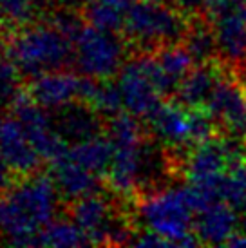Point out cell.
Segmentation results:
<instances>
[{
	"instance_id": "cell-30",
	"label": "cell",
	"mask_w": 246,
	"mask_h": 248,
	"mask_svg": "<svg viewBox=\"0 0 246 248\" xmlns=\"http://www.w3.org/2000/svg\"><path fill=\"white\" fill-rule=\"evenodd\" d=\"M130 245H136L141 248H170L174 247L170 241H167L165 237L154 234L151 230H145L141 234H136V237H132Z\"/></svg>"
},
{
	"instance_id": "cell-4",
	"label": "cell",
	"mask_w": 246,
	"mask_h": 248,
	"mask_svg": "<svg viewBox=\"0 0 246 248\" xmlns=\"http://www.w3.org/2000/svg\"><path fill=\"white\" fill-rule=\"evenodd\" d=\"M6 56L22 75L33 78L73 62V40L53 22L26 24L7 38Z\"/></svg>"
},
{
	"instance_id": "cell-1",
	"label": "cell",
	"mask_w": 246,
	"mask_h": 248,
	"mask_svg": "<svg viewBox=\"0 0 246 248\" xmlns=\"http://www.w3.org/2000/svg\"><path fill=\"white\" fill-rule=\"evenodd\" d=\"M60 192L53 176L31 174L0 200V237L16 247H34L36 235L56 219Z\"/></svg>"
},
{
	"instance_id": "cell-16",
	"label": "cell",
	"mask_w": 246,
	"mask_h": 248,
	"mask_svg": "<svg viewBox=\"0 0 246 248\" xmlns=\"http://www.w3.org/2000/svg\"><path fill=\"white\" fill-rule=\"evenodd\" d=\"M51 176L55 179L60 196L67 201H76L83 196L100 192L98 174L91 172L85 167L78 165L76 161L69 158L67 154L53 163Z\"/></svg>"
},
{
	"instance_id": "cell-5",
	"label": "cell",
	"mask_w": 246,
	"mask_h": 248,
	"mask_svg": "<svg viewBox=\"0 0 246 248\" xmlns=\"http://www.w3.org/2000/svg\"><path fill=\"white\" fill-rule=\"evenodd\" d=\"M118 87L122 93L123 109L138 118H147L161 98L176 87L165 76L156 55H141L123 63L118 73Z\"/></svg>"
},
{
	"instance_id": "cell-37",
	"label": "cell",
	"mask_w": 246,
	"mask_h": 248,
	"mask_svg": "<svg viewBox=\"0 0 246 248\" xmlns=\"http://www.w3.org/2000/svg\"><path fill=\"white\" fill-rule=\"evenodd\" d=\"M149 2H169V0H149Z\"/></svg>"
},
{
	"instance_id": "cell-34",
	"label": "cell",
	"mask_w": 246,
	"mask_h": 248,
	"mask_svg": "<svg viewBox=\"0 0 246 248\" xmlns=\"http://www.w3.org/2000/svg\"><path fill=\"white\" fill-rule=\"evenodd\" d=\"M233 129H237L243 136H246V107H245V110H243V114H241L239 122L235 124V127H233Z\"/></svg>"
},
{
	"instance_id": "cell-39",
	"label": "cell",
	"mask_w": 246,
	"mask_h": 248,
	"mask_svg": "<svg viewBox=\"0 0 246 248\" xmlns=\"http://www.w3.org/2000/svg\"><path fill=\"white\" fill-rule=\"evenodd\" d=\"M245 80H246V65H245Z\"/></svg>"
},
{
	"instance_id": "cell-26",
	"label": "cell",
	"mask_w": 246,
	"mask_h": 248,
	"mask_svg": "<svg viewBox=\"0 0 246 248\" xmlns=\"http://www.w3.org/2000/svg\"><path fill=\"white\" fill-rule=\"evenodd\" d=\"M184 46L192 53L196 62H206L217 51L214 29L206 28L205 24H196L194 28L186 29L184 35Z\"/></svg>"
},
{
	"instance_id": "cell-35",
	"label": "cell",
	"mask_w": 246,
	"mask_h": 248,
	"mask_svg": "<svg viewBox=\"0 0 246 248\" xmlns=\"http://www.w3.org/2000/svg\"><path fill=\"white\" fill-rule=\"evenodd\" d=\"M60 2L65 7H82V6H87L91 0H60Z\"/></svg>"
},
{
	"instance_id": "cell-14",
	"label": "cell",
	"mask_w": 246,
	"mask_h": 248,
	"mask_svg": "<svg viewBox=\"0 0 246 248\" xmlns=\"http://www.w3.org/2000/svg\"><path fill=\"white\" fill-rule=\"evenodd\" d=\"M149 129L165 147L181 149L194 143L192 129V109L183 104H159L147 116Z\"/></svg>"
},
{
	"instance_id": "cell-12",
	"label": "cell",
	"mask_w": 246,
	"mask_h": 248,
	"mask_svg": "<svg viewBox=\"0 0 246 248\" xmlns=\"http://www.w3.org/2000/svg\"><path fill=\"white\" fill-rule=\"evenodd\" d=\"M0 154L18 176H31L44 161L24 125L13 114H0Z\"/></svg>"
},
{
	"instance_id": "cell-19",
	"label": "cell",
	"mask_w": 246,
	"mask_h": 248,
	"mask_svg": "<svg viewBox=\"0 0 246 248\" xmlns=\"http://www.w3.org/2000/svg\"><path fill=\"white\" fill-rule=\"evenodd\" d=\"M112 154H114V145L109 136H103L102 132L71 143V149L67 151V156L73 161L98 176L107 174L112 161Z\"/></svg>"
},
{
	"instance_id": "cell-28",
	"label": "cell",
	"mask_w": 246,
	"mask_h": 248,
	"mask_svg": "<svg viewBox=\"0 0 246 248\" xmlns=\"http://www.w3.org/2000/svg\"><path fill=\"white\" fill-rule=\"evenodd\" d=\"M36 0H0V20L9 26H26L38 9Z\"/></svg>"
},
{
	"instance_id": "cell-3",
	"label": "cell",
	"mask_w": 246,
	"mask_h": 248,
	"mask_svg": "<svg viewBox=\"0 0 246 248\" xmlns=\"http://www.w3.org/2000/svg\"><path fill=\"white\" fill-rule=\"evenodd\" d=\"M208 203L194 185H176L145 196L136 208L145 230L165 237L174 247H196V216Z\"/></svg>"
},
{
	"instance_id": "cell-36",
	"label": "cell",
	"mask_w": 246,
	"mask_h": 248,
	"mask_svg": "<svg viewBox=\"0 0 246 248\" xmlns=\"http://www.w3.org/2000/svg\"><path fill=\"white\" fill-rule=\"evenodd\" d=\"M243 232L246 234V217H245V221H243Z\"/></svg>"
},
{
	"instance_id": "cell-2",
	"label": "cell",
	"mask_w": 246,
	"mask_h": 248,
	"mask_svg": "<svg viewBox=\"0 0 246 248\" xmlns=\"http://www.w3.org/2000/svg\"><path fill=\"white\" fill-rule=\"evenodd\" d=\"M107 136L114 145L112 161L105 174L107 183L114 194L129 198L154 176L159 159L154 149L145 143L143 127L138 116L130 112L109 118Z\"/></svg>"
},
{
	"instance_id": "cell-6",
	"label": "cell",
	"mask_w": 246,
	"mask_h": 248,
	"mask_svg": "<svg viewBox=\"0 0 246 248\" xmlns=\"http://www.w3.org/2000/svg\"><path fill=\"white\" fill-rule=\"evenodd\" d=\"M127 47L122 36L83 24L73 40V62L83 76L94 80H110L118 76L125 63Z\"/></svg>"
},
{
	"instance_id": "cell-10",
	"label": "cell",
	"mask_w": 246,
	"mask_h": 248,
	"mask_svg": "<svg viewBox=\"0 0 246 248\" xmlns=\"http://www.w3.org/2000/svg\"><path fill=\"white\" fill-rule=\"evenodd\" d=\"M49 112L51 110L44 109L36 100L31 98L29 93H20L11 105V114L24 125L31 143L42 159L55 163L56 159L67 154L69 145Z\"/></svg>"
},
{
	"instance_id": "cell-25",
	"label": "cell",
	"mask_w": 246,
	"mask_h": 248,
	"mask_svg": "<svg viewBox=\"0 0 246 248\" xmlns=\"http://www.w3.org/2000/svg\"><path fill=\"white\" fill-rule=\"evenodd\" d=\"M85 18H87V24L98 29L120 33L125 24V11L110 4H105L102 0H91L85 6Z\"/></svg>"
},
{
	"instance_id": "cell-27",
	"label": "cell",
	"mask_w": 246,
	"mask_h": 248,
	"mask_svg": "<svg viewBox=\"0 0 246 248\" xmlns=\"http://www.w3.org/2000/svg\"><path fill=\"white\" fill-rule=\"evenodd\" d=\"M20 71L9 58L0 56V112L11 109L15 98L20 94Z\"/></svg>"
},
{
	"instance_id": "cell-9",
	"label": "cell",
	"mask_w": 246,
	"mask_h": 248,
	"mask_svg": "<svg viewBox=\"0 0 246 248\" xmlns=\"http://www.w3.org/2000/svg\"><path fill=\"white\" fill-rule=\"evenodd\" d=\"M71 219L85 232L89 243L94 245H125L132 241L130 227L122 217H118L110 200L100 192L73 201Z\"/></svg>"
},
{
	"instance_id": "cell-18",
	"label": "cell",
	"mask_w": 246,
	"mask_h": 248,
	"mask_svg": "<svg viewBox=\"0 0 246 248\" xmlns=\"http://www.w3.org/2000/svg\"><path fill=\"white\" fill-rule=\"evenodd\" d=\"M246 107V96L243 89L232 80L219 78L217 85L214 87L212 94L206 102V109L217 122L235 127L241 114Z\"/></svg>"
},
{
	"instance_id": "cell-15",
	"label": "cell",
	"mask_w": 246,
	"mask_h": 248,
	"mask_svg": "<svg viewBox=\"0 0 246 248\" xmlns=\"http://www.w3.org/2000/svg\"><path fill=\"white\" fill-rule=\"evenodd\" d=\"M239 230L237 210L223 201H212L196 216L194 232L205 245H228Z\"/></svg>"
},
{
	"instance_id": "cell-29",
	"label": "cell",
	"mask_w": 246,
	"mask_h": 248,
	"mask_svg": "<svg viewBox=\"0 0 246 248\" xmlns=\"http://www.w3.org/2000/svg\"><path fill=\"white\" fill-rule=\"evenodd\" d=\"M51 22L60 29L62 33H65L71 40H75V36L78 35L80 29L83 28V22L78 18V15H75L73 11H71V7L63 9V11H60V13H56Z\"/></svg>"
},
{
	"instance_id": "cell-8",
	"label": "cell",
	"mask_w": 246,
	"mask_h": 248,
	"mask_svg": "<svg viewBox=\"0 0 246 248\" xmlns=\"http://www.w3.org/2000/svg\"><path fill=\"white\" fill-rule=\"evenodd\" d=\"M246 149L239 140H208L188 154L184 174L188 183L203 194L206 203L214 201V186L217 179L230 169L246 161Z\"/></svg>"
},
{
	"instance_id": "cell-32",
	"label": "cell",
	"mask_w": 246,
	"mask_h": 248,
	"mask_svg": "<svg viewBox=\"0 0 246 248\" xmlns=\"http://www.w3.org/2000/svg\"><path fill=\"white\" fill-rule=\"evenodd\" d=\"M178 4L179 9H183L186 13H198L206 7V0H174Z\"/></svg>"
},
{
	"instance_id": "cell-7",
	"label": "cell",
	"mask_w": 246,
	"mask_h": 248,
	"mask_svg": "<svg viewBox=\"0 0 246 248\" xmlns=\"http://www.w3.org/2000/svg\"><path fill=\"white\" fill-rule=\"evenodd\" d=\"M186 22L167 2L138 0L125 11L123 31L138 46H169L186 35Z\"/></svg>"
},
{
	"instance_id": "cell-33",
	"label": "cell",
	"mask_w": 246,
	"mask_h": 248,
	"mask_svg": "<svg viewBox=\"0 0 246 248\" xmlns=\"http://www.w3.org/2000/svg\"><path fill=\"white\" fill-rule=\"evenodd\" d=\"M105 4H110V6L118 7V9H122V11H127L132 4H134V0H102Z\"/></svg>"
},
{
	"instance_id": "cell-31",
	"label": "cell",
	"mask_w": 246,
	"mask_h": 248,
	"mask_svg": "<svg viewBox=\"0 0 246 248\" xmlns=\"http://www.w3.org/2000/svg\"><path fill=\"white\" fill-rule=\"evenodd\" d=\"M13 174L15 172L11 170V167L7 165V161L0 154V190H7L13 185Z\"/></svg>"
},
{
	"instance_id": "cell-21",
	"label": "cell",
	"mask_w": 246,
	"mask_h": 248,
	"mask_svg": "<svg viewBox=\"0 0 246 248\" xmlns=\"http://www.w3.org/2000/svg\"><path fill=\"white\" fill-rule=\"evenodd\" d=\"M82 102L89 104L103 118L116 116L123 109L122 93L118 83H112L109 80H94L89 76H85L83 80Z\"/></svg>"
},
{
	"instance_id": "cell-23",
	"label": "cell",
	"mask_w": 246,
	"mask_h": 248,
	"mask_svg": "<svg viewBox=\"0 0 246 248\" xmlns=\"http://www.w3.org/2000/svg\"><path fill=\"white\" fill-rule=\"evenodd\" d=\"M214 201H223L235 210L246 208V161L230 167L214 186Z\"/></svg>"
},
{
	"instance_id": "cell-38",
	"label": "cell",
	"mask_w": 246,
	"mask_h": 248,
	"mask_svg": "<svg viewBox=\"0 0 246 248\" xmlns=\"http://www.w3.org/2000/svg\"><path fill=\"white\" fill-rule=\"evenodd\" d=\"M36 2H38V4H44V2H46V0H36Z\"/></svg>"
},
{
	"instance_id": "cell-13",
	"label": "cell",
	"mask_w": 246,
	"mask_h": 248,
	"mask_svg": "<svg viewBox=\"0 0 246 248\" xmlns=\"http://www.w3.org/2000/svg\"><path fill=\"white\" fill-rule=\"evenodd\" d=\"M217 51L228 62L246 58V0H230L212 15Z\"/></svg>"
},
{
	"instance_id": "cell-22",
	"label": "cell",
	"mask_w": 246,
	"mask_h": 248,
	"mask_svg": "<svg viewBox=\"0 0 246 248\" xmlns=\"http://www.w3.org/2000/svg\"><path fill=\"white\" fill-rule=\"evenodd\" d=\"M91 245L89 237L73 219H55L36 235L34 247L75 248Z\"/></svg>"
},
{
	"instance_id": "cell-11",
	"label": "cell",
	"mask_w": 246,
	"mask_h": 248,
	"mask_svg": "<svg viewBox=\"0 0 246 248\" xmlns=\"http://www.w3.org/2000/svg\"><path fill=\"white\" fill-rule=\"evenodd\" d=\"M83 80L85 76L65 69L47 71L31 78L28 93L44 109L60 112L69 105L82 102Z\"/></svg>"
},
{
	"instance_id": "cell-20",
	"label": "cell",
	"mask_w": 246,
	"mask_h": 248,
	"mask_svg": "<svg viewBox=\"0 0 246 248\" xmlns=\"http://www.w3.org/2000/svg\"><path fill=\"white\" fill-rule=\"evenodd\" d=\"M217 82V71L208 67V65L192 69L179 82L178 89H176L178 102L183 104L184 107H188V109H199L201 105H206Z\"/></svg>"
},
{
	"instance_id": "cell-17",
	"label": "cell",
	"mask_w": 246,
	"mask_h": 248,
	"mask_svg": "<svg viewBox=\"0 0 246 248\" xmlns=\"http://www.w3.org/2000/svg\"><path fill=\"white\" fill-rule=\"evenodd\" d=\"M100 112L94 110L89 104H73L60 110V116L56 120L58 131L65 141H80V140L91 138L102 132V120Z\"/></svg>"
},
{
	"instance_id": "cell-24",
	"label": "cell",
	"mask_w": 246,
	"mask_h": 248,
	"mask_svg": "<svg viewBox=\"0 0 246 248\" xmlns=\"http://www.w3.org/2000/svg\"><path fill=\"white\" fill-rule=\"evenodd\" d=\"M156 58L165 76L170 80V83L176 89H178L179 82L192 71L194 62H196L186 46H174V44L163 46V49L156 53Z\"/></svg>"
}]
</instances>
